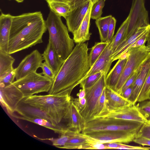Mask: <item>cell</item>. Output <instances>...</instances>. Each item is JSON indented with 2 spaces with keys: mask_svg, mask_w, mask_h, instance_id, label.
I'll return each instance as SVG.
<instances>
[{
  "mask_svg": "<svg viewBox=\"0 0 150 150\" xmlns=\"http://www.w3.org/2000/svg\"><path fill=\"white\" fill-rule=\"evenodd\" d=\"M45 22L49 33V41L64 62L74 47V40L70 37L67 27L63 23L61 16L50 10Z\"/></svg>",
  "mask_w": 150,
  "mask_h": 150,
  "instance_id": "obj_4",
  "label": "cell"
},
{
  "mask_svg": "<svg viewBox=\"0 0 150 150\" xmlns=\"http://www.w3.org/2000/svg\"><path fill=\"white\" fill-rule=\"evenodd\" d=\"M149 122V124H150V122Z\"/></svg>",
  "mask_w": 150,
  "mask_h": 150,
  "instance_id": "obj_54",
  "label": "cell"
},
{
  "mask_svg": "<svg viewBox=\"0 0 150 150\" xmlns=\"http://www.w3.org/2000/svg\"><path fill=\"white\" fill-rule=\"evenodd\" d=\"M40 67L42 70V74L54 81L56 76L52 70L45 62L42 63Z\"/></svg>",
  "mask_w": 150,
  "mask_h": 150,
  "instance_id": "obj_42",
  "label": "cell"
},
{
  "mask_svg": "<svg viewBox=\"0 0 150 150\" xmlns=\"http://www.w3.org/2000/svg\"><path fill=\"white\" fill-rule=\"evenodd\" d=\"M146 46L149 47L150 48V36L147 41Z\"/></svg>",
  "mask_w": 150,
  "mask_h": 150,
  "instance_id": "obj_51",
  "label": "cell"
},
{
  "mask_svg": "<svg viewBox=\"0 0 150 150\" xmlns=\"http://www.w3.org/2000/svg\"><path fill=\"white\" fill-rule=\"evenodd\" d=\"M150 99V70L138 98L137 102Z\"/></svg>",
  "mask_w": 150,
  "mask_h": 150,
  "instance_id": "obj_32",
  "label": "cell"
},
{
  "mask_svg": "<svg viewBox=\"0 0 150 150\" xmlns=\"http://www.w3.org/2000/svg\"><path fill=\"white\" fill-rule=\"evenodd\" d=\"M8 53L0 50V76L11 71L15 59Z\"/></svg>",
  "mask_w": 150,
  "mask_h": 150,
  "instance_id": "obj_30",
  "label": "cell"
},
{
  "mask_svg": "<svg viewBox=\"0 0 150 150\" xmlns=\"http://www.w3.org/2000/svg\"><path fill=\"white\" fill-rule=\"evenodd\" d=\"M141 65L132 73L127 80L122 88L121 95L125 90L132 85L139 72Z\"/></svg>",
  "mask_w": 150,
  "mask_h": 150,
  "instance_id": "obj_40",
  "label": "cell"
},
{
  "mask_svg": "<svg viewBox=\"0 0 150 150\" xmlns=\"http://www.w3.org/2000/svg\"><path fill=\"white\" fill-rule=\"evenodd\" d=\"M105 87L100 98L94 110L93 113V118L98 116L104 109L106 105V101L105 94Z\"/></svg>",
  "mask_w": 150,
  "mask_h": 150,
  "instance_id": "obj_38",
  "label": "cell"
},
{
  "mask_svg": "<svg viewBox=\"0 0 150 150\" xmlns=\"http://www.w3.org/2000/svg\"><path fill=\"white\" fill-rule=\"evenodd\" d=\"M105 1L99 0L93 5L91 13V19L96 20L101 17Z\"/></svg>",
  "mask_w": 150,
  "mask_h": 150,
  "instance_id": "obj_35",
  "label": "cell"
},
{
  "mask_svg": "<svg viewBox=\"0 0 150 150\" xmlns=\"http://www.w3.org/2000/svg\"><path fill=\"white\" fill-rule=\"evenodd\" d=\"M106 76L104 73L98 81L90 88L86 89L85 105L80 111L86 122L93 118V113L103 91L106 86Z\"/></svg>",
  "mask_w": 150,
  "mask_h": 150,
  "instance_id": "obj_8",
  "label": "cell"
},
{
  "mask_svg": "<svg viewBox=\"0 0 150 150\" xmlns=\"http://www.w3.org/2000/svg\"><path fill=\"white\" fill-rule=\"evenodd\" d=\"M132 91V86L127 88L122 94V96L125 99L128 100L130 98Z\"/></svg>",
  "mask_w": 150,
  "mask_h": 150,
  "instance_id": "obj_47",
  "label": "cell"
},
{
  "mask_svg": "<svg viewBox=\"0 0 150 150\" xmlns=\"http://www.w3.org/2000/svg\"><path fill=\"white\" fill-rule=\"evenodd\" d=\"M47 2L52 1H63L68 3L69 0H45Z\"/></svg>",
  "mask_w": 150,
  "mask_h": 150,
  "instance_id": "obj_50",
  "label": "cell"
},
{
  "mask_svg": "<svg viewBox=\"0 0 150 150\" xmlns=\"http://www.w3.org/2000/svg\"><path fill=\"white\" fill-rule=\"evenodd\" d=\"M142 102L140 104L139 103V106H150V99L147 100Z\"/></svg>",
  "mask_w": 150,
  "mask_h": 150,
  "instance_id": "obj_49",
  "label": "cell"
},
{
  "mask_svg": "<svg viewBox=\"0 0 150 150\" xmlns=\"http://www.w3.org/2000/svg\"><path fill=\"white\" fill-rule=\"evenodd\" d=\"M150 70V52L141 66L139 72L132 85V91L129 100L133 105L137 102L138 98Z\"/></svg>",
  "mask_w": 150,
  "mask_h": 150,
  "instance_id": "obj_16",
  "label": "cell"
},
{
  "mask_svg": "<svg viewBox=\"0 0 150 150\" xmlns=\"http://www.w3.org/2000/svg\"><path fill=\"white\" fill-rule=\"evenodd\" d=\"M12 116L20 119L28 121L46 127L53 131L55 133L60 134L65 132L68 128L63 126L60 124L55 125L49 121L44 119L29 117L13 115Z\"/></svg>",
  "mask_w": 150,
  "mask_h": 150,
  "instance_id": "obj_26",
  "label": "cell"
},
{
  "mask_svg": "<svg viewBox=\"0 0 150 150\" xmlns=\"http://www.w3.org/2000/svg\"><path fill=\"white\" fill-rule=\"evenodd\" d=\"M128 22V18L127 17L111 41V48L112 54L117 48L126 39Z\"/></svg>",
  "mask_w": 150,
  "mask_h": 150,
  "instance_id": "obj_28",
  "label": "cell"
},
{
  "mask_svg": "<svg viewBox=\"0 0 150 150\" xmlns=\"http://www.w3.org/2000/svg\"><path fill=\"white\" fill-rule=\"evenodd\" d=\"M150 27V24L147 26L137 28L131 35L124 40L116 49L112 55L113 62L120 59L127 52L131 46L143 35Z\"/></svg>",
  "mask_w": 150,
  "mask_h": 150,
  "instance_id": "obj_18",
  "label": "cell"
},
{
  "mask_svg": "<svg viewBox=\"0 0 150 150\" xmlns=\"http://www.w3.org/2000/svg\"><path fill=\"white\" fill-rule=\"evenodd\" d=\"M53 81L36 72H33L12 83L23 93L24 98L35 94L48 92L53 84Z\"/></svg>",
  "mask_w": 150,
  "mask_h": 150,
  "instance_id": "obj_6",
  "label": "cell"
},
{
  "mask_svg": "<svg viewBox=\"0 0 150 150\" xmlns=\"http://www.w3.org/2000/svg\"><path fill=\"white\" fill-rule=\"evenodd\" d=\"M138 104L139 111L149 122H150V106H139Z\"/></svg>",
  "mask_w": 150,
  "mask_h": 150,
  "instance_id": "obj_44",
  "label": "cell"
},
{
  "mask_svg": "<svg viewBox=\"0 0 150 150\" xmlns=\"http://www.w3.org/2000/svg\"><path fill=\"white\" fill-rule=\"evenodd\" d=\"M91 3V0L83 5L72 9L65 19L68 30L73 35L79 28Z\"/></svg>",
  "mask_w": 150,
  "mask_h": 150,
  "instance_id": "obj_17",
  "label": "cell"
},
{
  "mask_svg": "<svg viewBox=\"0 0 150 150\" xmlns=\"http://www.w3.org/2000/svg\"><path fill=\"white\" fill-rule=\"evenodd\" d=\"M127 52V61L115 90V92L120 95L122 87L127 80L148 57L150 52V48L145 45L132 47Z\"/></svg>",
  "mask_w": 150,
  "mask_h": 150,
  "instance_id": "obj_7",
  "label": "cell"
},
{
  "mask_svg": "<svg viewBox=\"0 0 150 150\" xmlns=\"http://www.w3.org/2000/svg\"><path fill=\"white\" fill-rule=\"evenodd\" d=\"M47 30L40 11L13 16L8 53H14L42 43Z\"/></svg>",
  "mask_w": 150,
  "mask_h": 150,
  "instance_id": "obj_1",
  "label": "cell"
},
{
  "mask_svg": "<svg viewBox=\"0 0 150 150\" xmlns=\"http://www.w3.org/2000/svg\"><path fill=\"white\" fill-rule=\"evenodd\" d=\"M99 0H91V1L93 4L95 3Z\"/></svg>",
  "mask_w": 150,
  "mask_h": 150,
  "instance_id": "obj_52",
  "label": "cell"
},
{
  "mask_svg": "<svg viewBox=\"0 0 150 150\" xmlns=\"http://www.w3.org/2000/svg\"><path fill=\"white\" fill-rule=\"evenodd\" d=\"M43 60L42 54L37 50H34L27 55L16 68V80L36 72L38 69L40 67Z\"/></svg>",
  "mask_w": 150,
  "mask_h": 150,
  "instance_id": "obj_12",
  "label": "cell"
},
{
  "mask_svg": "<svg viewBox=\"0 0 150 150\" xmlns=\"http://www.w3.org/2000/svg\"><path fill=\"white\" fill-rule=\"evenodd\" d=\"M91 0H69L68 3L72 9L83 5Z\"/></svg>",
  "mask_w": 150,
  "mask_h": 150,
  "instance_id": "obj_45",
  "label": "cell"
},
{
  "mask_svg": "<svg viewBox=\"0 0 150 150\" xmlns=\"http://www.w3.org/2000/svg\"><path fill=\"white\" fill-rule=\"evenodd\" d=\"M127 59V57L119 59L106 76V86L114 91L122 73Z\"/></svg>",
  "mask_w": 150,
  "mask_h": 150,
  "instance_id": "obj_23",
  "label": "cell"
},
{
  "mask_svg": "<svg viewBox=\"0 0 150 150\" xmlns=\"http://www.w3.org/2000/svg\"></svg>",
  "mask_w": 150,
  "mask_h": 150,
  "instance_id": "obj_56",
  "label": "cell"
},
{
  "mask_svg": "<svg viewBox=\"0 0 150 150\" xmlns=\"http://www.w3.org/2000/svg\"><path fill=\"white\" fill-rule=\"evenodd\" d=\"M47 3L50 10L65 19L72 10L70 6L66 2L52 1Z\"/></svg>",
  "mask_w": 150,
  "mask_h": 150,
  "instance_id": "obj_27",
  "label": "cell"
},
{
  "mask_svg": "<svg viewBox=\"0 0 150 150\" xmlns=\"http://www.w3.org/2000/svg\"><path fill=\"white\" fill-rule=\"evenodd\" d=\"M16 68L0 76V86L12 83L16 76Z\"/></svg>",
  "mask_w": 150,
  "mask_h": 150,
  "instance_id": "obj_36",
  "label": "cell"
},
{
  "mask_svg": "<svg viewBox=\"0 0 150 150\" xmlns=\"http://www.w3.org/2000/svg\"><path fill=\"white\" fill-rule=\"evenodd\" d=\"M116 22V19L114 17H112L108 28L107 42H110L114 36Z\"/></svg>",
  "mask_w": 150,
  "mask_h": 150,
  "instance_id": "obj_43",
  "label": "cell"
},
{
  "mask_svg": "<svg viewBox=\"0 0 150 150\" xmlns=\"http://www.w3.org/2000/svg\"><path fill=\"white\" fill-rule=\"evenodd\" d=\"M42 54L45 62L56 76L64 62L59 57L50 42Z\"/></svg>",
  "mask_w": 150,
  "mask_h": 150,
  "instance_id": "obj_24",
  "label": "cell"
},
{
  "mask_svg": "<svg viewBox=\"0 0 150 150\" xmlns=\"http://www.w3.org/2000/svg\"><path fill=\"white\" fill-rule=\"evenodd\" d=\"M133 141L143 146H150V139L142 137L135 138Z\"/></svg>",
  "mask_w": 150,
  "mask_h": 150,
  "instance_id": "obj_46",
  "label": "cell"
},
{
  "mask_svg": "<svg viewBox=\"0 0 150 150\" xmlns=\"http://www.w3.org/2000/svg\"><path fill=\"white\" fill-rule=\"evenodd\" d=\"M107 149L149 150L150 147L134 146L127 145L119 142H112L104 144Z\"/></svg>",
  "mask_w": 150,
  "mask_h": 150,
  "instance_id": "obj_33",
  "label": "cell"
},
{
  "mask_svg": "<svg viewBox=\"0 0 150 150\" xmlns=\"http://www.w3.org/2000/svg\"><path fill=\"white\" fill-rule=\"evenodd\" d=\"M15 112L22 116L44 119L54 125H58L44 111L36 106L25 103L22 100L18 105Z\"/></svg>",
  "mask_w": 150,
  "mask_h": 150,
  "instance_id": "obj_20",
  "label": "cell"
},
{
  "mask_svg": "<svg viewBox=\"0 0 150 150\" xmlns=\"http://www.w3.org/2000/svg\"><path fill=\"white\" fill-rule=\"evenodd\" d=\"M67 131L61 134V136L58 138H52L45 139H40L42 140H49L52 143V144L53 146L57 148L63 146L66 144L69 138V136L67 132Z\"/></svg>",
  "mask_w": 150,
  "mask_h": 150,
  "instance_id": "obj_37",
  "label": "cell"
},
{
  "mask_svg": "<svg viewBox=\"0 0 150 150\" xmlns=\"http://www.w3.org/2000/svg\"><path fill=\"white\" fill-rule=\"evenodd\" d=\"M145 0H132L127 17L128 22L126 39L138 28L147 26L150 24L148 11L145 7Z\"/></svg>",
  "mask_w": 150,
  "mask_h": 150,
  "instance_id": "obj_10",
  "label": "cell"
},
{
  "mask_svg": "<svg viewBox=\"0 0 150 150\" xmlns=\"http://www.w3.org/2000/svg\"><path fill=\"white\" fill-rule=\"evenodd\" d=\"M0 92L1 104L12 116L19 103L24 98L23 93L13 83L0 86Z\"/></svg>",
  "mask_w": 150,
  "mask_h": 150,
  "instance_id": "obj_11",
  "label": "cell"
},
{
  "mask_svg": "<svg viewBox=\"0 0 150 150\" xmlns=\"http://www.w3.org/2000/svg\"><path fill=\"white\" fill-rule=\"evenodd\" d=\"M112 17L110 15L96 20V24L98 29L101 42L107 41L108 28Z\"/></svg>",
  "mask_w": 150,
  "mask_h": 150,
  "instance_id": "obj_29",
  "label": "cell"
},
{
  "mask_svg": "<svg viewBox=\"0 0 150 150\" xmlns=\"http://www.w3.org/2000/svg\"><path fill=\"white\" fill-rule=\"evenodd\" d=\"M109 42H95L89 54V61L91 67L100 56Z\"/></svg>",
  "mask_w": 150,
  "mask_h": 150,
  "instance_id": "obj_31",
  "label": "cell"
},
{
  "mask_svg": "<svg viewBox=\"0 0 150 150\" xmlns=\"http://www.w3.org/2000/svg\"><path fill=\"white\" fill-rule=\"evenodd\" d=\"M86 95V90L84 88H82V89H80L76 95L78 97L79 99H80L85 97Z\"/></svg>",
  "mask_w": 150,
  "mask_h": 150,
  "instance_id": "obj_48",
  "label": "cell"
},
{
  "mask_svg": "<svg viewBox=\"0 0 150 150\" xmlns=\"http://www.w3.org/2000/svg\"><path fill=\"white\" fill-rule=\"evenodd\" d=\"M104 73L100 71L88 76L81 81L80 87L85 89L90 88L98 81Z\"/></svg>",
  "mask_w": 150,
  "mask_h": 150,
  "instance_id": "obj_34",
  "label": "cell"
},
{
  "mask_svg": "<svg viewBox=\"0 0 150 150\" xmlns=\"http://www.w3.org/2000/svg\"><path fill=\"white\" fill-rule=\"evenodd\" d=\"M105 94L106 106L112 108H117L133 105L129 100L123 97L114 90L106 86Z\"/></svg>",
  "mask_w": 150,
  "mask_h": 150,
  "instance_id": "obj_25",
  "label": "cell"
},
{
  "mask_svg": "<svg viewBox=\"0 0 150 150\" xmlns=\"http://www.w3.org/2000/svg\"><path fill=\"white\" fill-rule=\"evenodd\" d=\"M91 4L82 22L77 31L73 35V39L77 44L85 42L88 40L91 33L89 32L91 13L93 6Z\"/></svg>",
  "mask_w": 150,
  "mask_h": 150,
  "instance_id": "obj_22",
  "label": "cell"
},
{
  "mask_svg": "<svg viewBox=\"0 0 150 150\" xmlns=\"http://www.w3.org/2000/svg\"><path fill=\"white\" fill-rule=\"evenodd\" d=\"M144 123L115 118H95L86 123L81 133L101 131H121L137 134Z\"/></svg>",
  "mask_w": 150,
  "mask_h": 150,
  "instance_id": "obj_5",
  "label": "cell"
},
{
  "mask_svg": "<svg viewBox=\"0 0 150 150\" xmlns=\"http://www.w3.org/2000/svg\"><path fill=\"white\" fill-rule=\"evenodd\" d=\"M67 132L69 136L68 141L64 146L58 148L91 149L93 145L98 142L86 134L74 131L68 128Z\"/></svg>",
  "mask_w": 150,
  "mask_h": 150,
  "instance_id": "obj_14",
  "label": "cell"
},
{
  "mask_svg": "<svg viewBox=\"0 0 150 150\" xmlns=\"http://www.w3.org/2000/svg\"><path fill=\"white\" fill-rule=\"evenodd\" d=\"M15 1H17L18 3H21L24 0H15Z\"/></svg>",
  "mask_w": 150,
  "mask_h": 150,
  "instance_id": "obj_53",
  "label": "cell"
},
{
  "mask_svg": "<svg viewBox=\"0 0 150 150\" xmlns=\"http://www.w3.org/2000/svg\"><path fill=\"white\" fill-rule=\"evenodd\" d=\"M13 16L1 12L0 16V50L8 53Z\"/></svg>",
  "mask_w": 150,
  "mask_h": 150,
  "instance_id": "obj_21",
  "label": "cell"
},
{
  "mask_svg": "<svg viewBox=\"0 0 150 150\" xmlns=\"http://www.w3.org/2000/svg\"><path fill=\"white\" fill-rule=\"evenodd\" d=\"M137 134L115 131H101L86 134L99 143L105 144L112 142L127 143L133 141Z\"/></svg>",
  "mask_w": 150,
  "mask_h": 150,
  "instance_id": "obj_13",
  "label": "cell"
},
{
  "mask_svg": "<svg viewBox=\"0 0 150 150\" xmlns=\"http://www.w3.org/2000/svg\"><path fill=\"white\" fill-rule=\"evenodd\" d=\"M88 50V42L76 44L56 76L49 94L65 91L71 95L91 68Z\"/></svg>",
  "mask_w": 150,
  "mask_h": 150,
  "instance_id": "obj_2",
  "label": "cell"
},
{
  "mask_svg": "<svg viewBox=\"0 0 150 150\" xmlns=\"http://www.w3.org/2000/svg\"><path fill=\"white\" fill-rule=\"evenodd\" d=\"M97 117L137 121L144 124L149 122L139 111L138 104L117 108H110L106 105L101 112L96 117Z\"/></svg>",
  "mask_w": 150,
  "mask_h": 150,
  "instance_id": "obj_9",
  "label": "cell"
},
{
  "mask_svg": "<svg viewBox=\"0 0 150 150\" xmlns=\"http://www.w3.org/2000/svg\"></svg>",
  "mask_w": 150,
  "mask_h": 150,
  "instance_id": "obj_55",
  "label": "cell"
},
{
  "mask_svg": "<svg viewBox=\"0 0 150 150\" xmlns=\"http://www.w3.org/2000/svg\"><path fill=\"white\" fill-rule=\"evenodd\" d=\"M111 41L81 81L88 76L100 71L104 72L107 76L113 62L111 59L112 52L111 48Z\"/></svg>",
  "mask_w": 150,
  "mask_h": 150,
  "instance_id": "obj_15",
  "label": "cell"
},
{
  "mask_svg": "<svg viewBox=\"0 0 150 150\" xmlns=\"http://www.w3.org/2000/svg\"><path fill=\"white\" fill-rule=\"evenodd\" d=\"M140 137L150 139V124L149 122L143 124L137 133L135 138Z\"/></svg>",
  "mask_w": 150,
  "mask_h": 150,
  "instance_id": "obj_39",
  "label": "cell"
},
{
  "mask_svg": "<svg viewBox=\"0 0 150 150\" xmlns=\"http://www.w3.org/2000/svg\"><path fill=\"white\" fill-rule=\"evenodd\" d=\"M150 36V27L130 47H141L145 45Z\"/></svg>",
  "mask_w": 150,
  "mask_h": 150,
  "instance_id": "obj_41",
  "label": "cell"
},
{
  "mask_svg": "<svg viewBox=\"0 0 150 150\" xmlns=\"http://www.w3.org/2000/svg\"><path fill=\"white\" fill-rule=\"evenodd\" d=\"M71 99L70 96L63 91L55 94L33 95L22 101L41 109L59 124L66 119Z\"/></svg>",
  "mask_w": 150,
  "mask_h": 150,
  "instance_id": "obj_3",
  "label": "cell"
},
{
  "mask_svg": "<svg viewBox=\"0 0 150 150\" xmlns=\"http://www.w3.org/2000/svg\"><path fill=\"white\" fill-rule=\"evenodd\" d=\"M66 119L68 120L67 128L78 132H82L86 123L79 109L71 99Z\"/></svg>",
  "mask_w": 150,
  "mask_h": 150,
  "instance_id": "obj_19",
  "label": "cell"
}]
</instances>
